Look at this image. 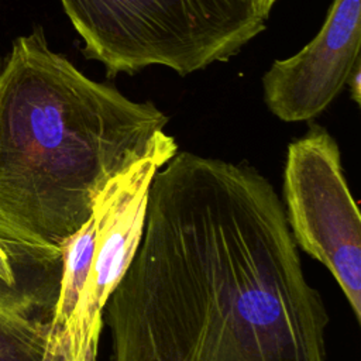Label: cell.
Masks as SVG:
<instances>
[{
    "label": "cell",
    "mask_w": 361,
    "mask_h": 361,
    "mask_svg": "<svg viewBox=\"0 0 361 361\" xmlns=\"http://www.w3.org/2000/svg\"><path fill=\"white\" fill-rule=\"evenodd\" d=\"M286 221L298 247L322 262L361 322V216L338 144L322 126L288 147L283 169Z\"/></svg>",
    "instance_id": "cell-4"
},
{
    "label": "cell",
    "mask_w": 361,
    "mask_h": 361,
    "mask_svg": "<svg viewBox=\"0 0 361 361\" xmlns=\"http://www.w3.org/2000/svg\"><path fill=\"white\" fill-rule=\"evenodd\" d=\"M360 45L361 0H333L314 38L293 56L274 61L264 73L269 111L286 123L322 114L361 65Z\"/></svg>",
    "instance_id": "cell-6"
},
{
    "label": "cell",
    "mask_w": 361,
    "mask_h": 361,
    "mask_svg": "<svg viewBox=\"0 0 361 361\" xmlns=\"http://www.w3.org/2000/svg\"><path fill=\"white\" fill-rule=\"evenodd\" d=\"M0 279L8 285H16V272L13 269V262L7 252L0 245Z\"/></svg>",
    "instance_id": "cell-9"
},
{
    "label": "cell",
    "mask_w": 361,
    "mask_h": 361,
    "mask_svg": "<svg viewBox=\"0 0 361 361\" xmlns=\"http://www.w3.org/2000/svg\"><path fill=\"white\" fill-rule=\"evenodd\" d=\"M106 75L165 66L180 76L226 62L265 30L254 0H59Z\"/></svg>",
    "instance_id": "cell-3"
},
{
    "label": "cell",
    "mask_w": 361,
    "mask_h": 361,
    "mask_svg": "<svg viewBox=\"0 0 361 361\" xmlns=\"http://www.w3.org/2000/svg\"><path fill=\"white\" fill-rule=\"evenodd\" d=\"M152 102L82 73L42 27L18 37L0 69V245L11 262L61 265L65 241L116 175L178 147Z\"/></svg>",
    "instance_id": "cell-2"
},
{
    "label": "cell",
    "mask_w": 361,
    "mask_h": 361,
    "mask_svg": "<svg viewBox=\"0 0 361 361\" xmlns=\"http://www.w3.org/2000/svg\"><path fill=\"white\" fill-rule=\"evenodd\" d=\"M111 361H326L329 313L254 166L176 152L106 307Z\"/></svg>",
    "instance_id": "cell-1"
},
{
    "label": "cell",
    "mask_w": 361,
    "mask_h": 361,
    "mask_svg": "<svg viewBox=\"0 0 361 361\" xmlns=\"http://www.w3.org/2000/svg\"><path fill=\"white\" fill-rule=\"evenodd\" d=\"M350 87V94H351V99L360 104L361 102V65L355 66L353 73L350 75V79L347 80V85Z\"/></svg>",
    "instance_id": "cell-10"
},
{
    "label": "cell",
    "mask_w": 361,
    "mask_h": 361,
    "mask_svg": "<svg viewBox=\"0 0 361 361\" xmlns=\"http://www.w3.org/2000/svg\"><path fill=\"white\" fill-rule=\"evenodd\" d=\"M44 361H66V340L63 331L51 323Z\"/></svg>",
    "instance_id": "cell-8"
},
{
    "label": "cell",
    "mask_w": 361,
    "mask_h": 361,
    "mask_svg": "<svg viewBox=\"0 0 361 361\" xmlns=\"http://www.w3.org/2000/svg\"><path fill=\"white\" fill-rule=\"evenodd\" d=\"M178 147L164 148L111 178L96 196V237L90 267L69 317L58 326L66 361H96L104 307L141 243L151 182Z\"/></svg>",
    "instance_id": "cell-5"
},
{
    "label": "cell",
    "mask_w": 361,
    "mask_h": 361,
    "mask_svg": "<svg viewBox=\"0 0 361 361\" xmlns=\"http://www.w3.org/2000/svg\"><path fill=\"white\" fill-rule=\"evenodd\" d=\"M275 3H276V0H254V6H255L257 13L265 21H267V18H268V16H269Z\"/></svg>",
    "instance_id": "cell-11"
},
{
    "label": "cell",
    "mask_w": 361,
    "mask_h": 361,
    "mask_svg": "<svg viewBox=\"0 0 361 361\" xmlns=\"http://www.w3.org/2000/svg\"><path fill=\"white\" fill-rule=\"evenodd\" d=\"M41 306L44 296L0 279V361H44L54 307Z\"/></svg>",
    "instance_id": "cell-7"
}]
</instances>
